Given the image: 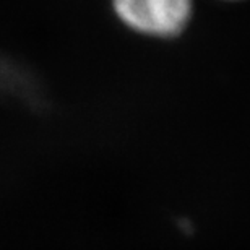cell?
<instances>
[{
  "label": "cell",
  "instance_id": "1",
  "mask_svg": "<svg viewBox=\"0 0 250 250\" xmlns=\"http://www.w3.org/2000/svg\"><path fill=\"white\" fill-rule=\"evenodd\" d=\"M117 18L145 36L176 38L192 18V0H112Z\"/></svg>",
  "mask_w": 250,
  "mask_h": 250
}]
</instances>
